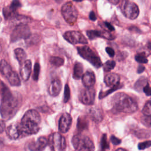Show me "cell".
<instances>
[{
	"label": "cell",
	"mask_w": 151,
	"mask_h": 151,
	"mask_svg": "<svg viewBox=\"0 0 151 151\" xmlns=\"http://www.w3.org/2000/svg\"><path fill=\"white\" fill-rule=\"evenodd\" d=\"M5 128V124L4 121L0 120V133H2Z\"/></svg>",
	"instance_id": "obj_41"
},
{
	"label": "cell",
	"mask_w": 151,
	"mask_h": 151,
	"mask_svg": "<svg viewBox=\"0 0 151 151\" xmlns=\"http://www.w3.org/2000/svg\"><path fill=\"white\" fill-rule=\"evenodd\" d=\"M21 65L20 75L22 79L24 81H27L29 79L32 68V63L29 60H25Z\"/></svg>",
	"instance_id": "obj_14"
},
{
	"label": "cell",
	"mask_w": 151,
	"mask_h": 151,
	"mask_svg": "<svg viewBox=\"0 0 151 151\" xmlns=\"http://www.w3.org/2000/svg\"><path fill=\"white\" fill-rule=\"evenodd\" d=\"M77 51L81 57L88 61L96 68H99L101 66L102 63L100 57L90 47L85 45L78 47Z\"/></svg>",
	"instance_id": "obj_5"
},
{
	"label": "cell",
	"mask_w": 151,
	"mask_h": 151,
	"mask_svg": "<svg viewBox=\"0 0 151 151\" xmlns=\"http://www.w3.org/2000/svg\"><path fill=\"white\" fill-rule=\"evenodd\" d=\"M31 21V18L27 16L15 14L11 18L10 24L16 27L19 25H27Z\"/></svg>",
	"instance_id": "obj_16"
},
{
	"label": "cell",
	"mask_w": 151,
	"mask_h": 151,
	"mask_svg": "<svg viewBox=\"0 0 151 151\" xmlns=\"http://www.w3.org/2000/svg\"><path fill=\"white\" fill-rule=\"evenodd\" d=\"M63 37L65 40L72 44H87V40L85 37L80 32L76 31H69L65 32Z\"/></svg>",
	"instance_id": "obj_10"
},
{
	"label": "cell",
	"mask_w": 151,
	"mask_h": 151,
	"mask_svg": "<svg viewBox=\"0 0 151 151\" xmlns=\"http://www.w3.org/2000/svg\"><path fill=\"white\" fill-rule=\"evenodd\" d=\"M41 117L35 110H28L23 116L20 123H17L21 137L37 133L40 130Z\"/></svg>",
	"instance_id": "obj_2"
},
{
	"label": "cell",
	"mask_w": 151,
	"mask_h": 151,
	"mask_svg": "<svg viewBox=\"0 0 151 151\" xmlns=\"http://www.w3.org/2000/svg\"><path fill=\"white\" fill-rule=\"evenodd\" d=\"M48 145L51 151H65L67 147L65 137L57 132L50 134L48 140Z\"/></svg>",
	"instance_id": "obj_6"
},
{
	"label": "cell",
	"mask_w": 151,
	"mask_h": 151,
	"mask_svg": "<svg viewBox=\"0 0 151 151\" xmlns=\"http://www.w3.org/2000/svg\"><path fill=\"white\" fill-rule=\"evenodd\" d=\"M151 145V142L150 140L145 141L143 142L139 143L138 145V148L139 150H144L146 148H148Z\"/></svg>",
	"instance_id": "obj_35"
},
{
	"label": "cell",
	"mask_w": 151,
	"mask_h": 151,
	"mask_svg": "<svg viewBox=\"0 0 151 151\" xmlns=\"http://www.w3.org/2000/svg\"><path fill=\"white\" fill-rule=\"evenodd\" d=\"M111 103L114 108L120 112L132 113L138 108L136 102L124 93H116L112 97Z\"/></svg>",
	"instance_id": "obj_3"
},
{
	"label": "cell",
	"mask_w": 151,
	"mask_h": 151,
	"mask_svg": "<svg viewBox=\"0 0 151 151\" xmlns=\"http://www.w3.org/2000/svg\"><path fill=\"white\" fill-rule=\"evenodd\" d=\"M61 14L68 24L73 25L76 22L78 17V11L72 2H68L63 5Z\"/></svg>",
	"instance_id": "obj_7"
},
{
	"label": "cell",
	"mask_w": 151,
	"mask_h": 151,
	"mask_svg": "<svg viewBox=\"0 0 151 151\" xmlns=\"http://www.w3.org/2000/svg\"><path fill=\"white\" fill-rule=\"evenodd\" d=\"M106 51L107 52V53L109 54V55L110 57H114V54H115L114 51L113 49L111 48V47H107V48H106Z\"/></svg>",
	"instance_id": "obj_39"
},
{
	"label": "cell",
	"mask_w": 151,
	"mask_h": 151,
	"mask_svg": "<svg viewBox=\"0 0 151 151\" xmlns=\"http://www.w3.org/2000/svg\"><path fill=\"white\" fill-rule=\"evenodd\" d=\"M82 83L85 87H92L96 82V77L94 73L91 70H87L82 77Z\"/></svg>",
	"instance_id": "obj_15"
},
{
	"label": "cell",
	"mask_w": 151,
	"mask_h": 151,
	"mask_svg": "<svg viewBox=\"0 0 151 151\" xmlns=\"http://www.w3.org/2000/svg\"><path fill=\"white\" fill-rule=\"evenodd\" d=\"M116 65V63L113 60H109L103 64V70L105 72H109L113 70Z\"/></svg>",
	"instance_id": "obj_26"
},
{
	"label": "cell",
	"mask_w": 151,
	"mask_h": 151,
	"mask_svg": "<svg viewBox=\"0 0 151 151\" xmlns=\"http://www.w3.org/2000/svg\"><path fill=\"white\" fill-rule=\"evenodd\" d=\"M136 136L139 138H147L150 136L149 132L145 130L144 129H140L136 132Z\"/></svg>",
	"instance_id": "obj_29"
},
{
	"label": "cell",
	"mask_w": 151,
	"mask_h": 151,
	"mask_svg": "<svg viewBox=\"0 0 151 151\" xmlns=\"http://www.w3.org/2000/svg\"><path fill=\"white\" fill-rule=\"evenodd\" d=\"M104 25H105V26H106V27L109 30V31H114V27L110 24V23H109V22H104Z\"/></svg>",
	"instance_id": "obj_42"
},
{
	"label": "cell",
	"mask_w": 151,
	"mask_h": 151,
	"mask_svg": "<svg viewBox=\"0 0 151 151\" xmlns=\"http://www.w3.org/2000/svg\"><path fill=\"white\" fill-rule=\"evenodd\" d=\"M145 70V67L144 66H143V65H140L139 67H138V68H137V73H139V74H140V73H142L143 71Z\"/></svg>",
	"instance_id": "obj_43"
},
{
	"label": "cell",
	"mask_w": 151,
	"mask_h": 151,
	"mask_svg": "<svg viewBox=\"0 0 151 151\" xmlns=\"http://www.w3.org/2000/svg\"><path fill=\"white\" fill-rule=\"evenodd\" d=\"M2 144V140H1V139L0 138V145Z\"/></svg>",
	"instance_id": "obj_48"
},
{
	"label": "cell",
	"mask_w": 151,
	"mask_h": 151,
	"mask_svg": "<svg viewBox=\"0 0 151 151\" xmlns=\"http://www.w3.org/2000/svg\"><path fill=\"white\" fill-rule=\"evenodd\" d=\"M110 3L113 4V5H117L120 0H107Z\"/></svg>",
	"instance_id": "obj_44"
},
{
	"label": "cell",
	"mask_w": 151,
	"mask_h": 151,
	"mask_svg": "<svg viewBox=\"0 0 151 151\" xmlns=\"http://www.w3.org/2000/svg\"><path fill=\"white\" fill-rule=\"evenodd\" d=\"M142 113L145 116H151V102L149 100L142 109Z\"/></svg>",
	"instance_id": "obj_28"
},
{
	"label": "cell",
	"mask_w": 151,
	"mask_h": 151,
	"mask_svg": "<svg viewBox=\"0 0 151 151\" xmlns=\"http://www.w3.org/2000/svg\"><path fill=\"white\" fill-rule=\"evenodd\" d=\"M101 149L103 151H104L106 149H107L109 147V145L108 144V142L107 141V136L106 134H103L101 141Z\"/></svg>",
	"instance_id": "obj_33"
},
{
	"label": "cell",
	"mask_w": 151,
	"mask_h": 151,
	"mask_svg": "<svg viewBox=\"0 0 151 151\" xmlns=\"http://www.w3.org/2000/svg\"><path fill=\"white\" fill-rule=\"evenodd\" d=\"M90 1H96L97 0H90Z\"/></svg>",
	"instance_id": "obj_50"
},
{
	"label": "cell",
	"mask_w": 151,
	"mask_h": 151,
	"mask_svg": "<svg viewBox=\"0 0 151 151\" xmlns=\"http://www.w3.org/2000/svg\"><path fill=\"white\" fill-rule=\"evenodd\" d=\"M50 62L52 65L57 67H59L64 64V60L63 58H61L59 57L52 56V57H50Z\"/></svg>",
	"instance_id": "obj_25"
},
{
	"label": "cell",
	"mask_w": 151,
	"mask_h": 151,
	"mask_svg": "<svg viewBox=\"0 0 151 151\" xmlns=\"http://www.w3.org/2000/svg\"><path fill=\"white\" fill-rule=\"evenodd\" d=\"M95 90L92 87H85L83 88L79 94L80 101L86 105H91L95 99Z\"/></svg>",
	"instance_id": "obj_11"
},
{
	"label": "cell",
	"mask_w": 151,
	"mask_h": 151,
	"mask_svg": "<svg viewBox=\"0 0 151 151\" xmlns=\"http://www.w3.org/2000/svg\"><path fill=\"white\" fill-rule=\"evenodd\" d=\"M74 1H76V2H81L83 1V0H73Z\"/></svg>",
	"instance_id": "obj_47"
},
{
	"label": "cell",
	"mask_w": 151,
	"mask_h": 151,
	"mask_svg": "<svg viewBox=\"0 0 151 151\" xmlns=\"http://www.w3.org/2000/svg\"><path fill=\"white\" fill-rule=\"evenodd\" d=\"M14 54L17 60H18L19 64H22L27 58V54L24 50L21 48H17L14 50Z\"/></svg>",
	"instance_id": "obj_23"
},
{
	"label": "cell",
	"mask_w": 151,
	"mask_h": 151,
	"mask_svg": "<svg viewBox=\"0 0 151 151\" xmlns=\"http://www.w3.org/2000/svg\"><path fill=\"white\" fill-rule=\"evenodd\" d=\"M73 146L77 151H94L93 141L87 136L74 135L71 140Z\"/></svg>",
	"instance_id": "obj_4"
},
{
	"label": "cell",
	"mask_w": 151,
	"mask_h": 151,
	"mask_svg": "<svg viewBox=\"0 0 151 151\" xmlns=\"http://www.w3.org/2000/svg\"><path fill=\"white\" fill-rule=\"evenodd\" d=\"M30 35L31 31L27 25H17L12 32L11 41L15 42L21 39H27Z\"/></svg>",
	"instance_id": "obj_9"
},
{
	"label": "cell",
	"mask_w": 151,
	"mask_h": 151,
	"mask_svg": "<svg viewBox=\"0 0 151 151\" xmlns=\"http://www.w3.org/2000/svg\"><path fill=\"white\" fill-rule=\"evenodd\" d=\"M72 123V118L70 114L64 113L61 116L58 123V130L63 133L67 132Z\"/></svg>",
	"instance_id": "obj_12"
},
{
	"label": "cell",
	"mask_w": 151,
	"mask_h": 151,
	"mask_svg": "<svg viewBox=\"0 0 151 151\" xmlns=\"http://www.w3.org/2000/svg\"><path fill=\"white\" fill-rule=\"evenodd\" d=\"M1 50H2V48H1V44H0V52H1Z\"/></svg>",
	"instance_id": "obj_49"
},
{
	"label": "cell",
	"mask_w": 151,
	"mask_h": 151,
	"mask_svg": "<svg viewBox=\"0 0 151 151\" xmlns=\"http://www.w3.org/2000/svg\"><path fill=\"white\" fill-rule=\"evenodd\" d=\"M48 145V140L46 137L41 136L36 140L32 141L28 145L30 151H43Z\"/></svg>",
	"instance_id": "obj_13"
},
{
	"label": "cell",
	"mask_w": 151,
	"mask_h": 151,
	"mask_svg": "<svg viewBox=\"0 0 151 151\" xmlns=\"http://www.w3.org/2000/svg\"><path fill=\"white\" fill-rule=\"evenodd\" d=\"M21 4L19 0H13L11 5L9 6L11 10H12L14 12H16L17 9L21 7Z\"/></svg>",
	"instance_id": "obj_34"
},
{
	"label": "cell",
	"mask_w": 151,
	"mask_h": 151,
	"mask_svg": "<svg viewBox=\"0 0 151 151\" xmlns=\"http://www.w3.org/2000/svg\"><path fill=\"white\" fill-rule=\"evenodd\" d=\"M40 71V65L39 63H36L34 67V73L32 76V78L35 81H37L38 79Z\"/></svg>",
	"instance_id": "obj_31"
},
{
	"label": "cell",
	"mask_w": 151,
	"mask_h": 151,
	"mask_svg": "<svg viewBox=\"0 0 151 151\" xmlns=\"http://www.w3.org/2000/svg\"><path fill=\"white\" fill-rule=\"evenodd\" d=\"M147 83V81L146 79L145 78H140L137 81H136V84H135V87L136 88V90L140 91L142 88H143V87Z\"/></svg>",
	"instance_id": "obj_30"
},
{
	"label": "cell",
	"mask_w": 151,
	"mask_h": 151,
	"mask_svg": "<svg viewBox=\"0 0 151 151\" xmlns=\"http://www.w3.org/2000/svg\"><path fill=\"white\" fill-rule=\"evenodd\" d=\"M89 115L95 121H101L103 119L101 111L96 108L90 109L89 110Z\"/></svg>",
	"instance_id": "obj_24"
},
{
	"label": "cell",
	"mask_w": 151,
	"mask_h": 151,
	"mask_svg": "<svg viewBox=\"0 0 151 151\" xmlns=\"http://www.w3.org/2000/svg\"><path fill=\"white\" fill-rule=\"evenodd\" d=\"M135 60L137 62L141 63V64H145V63H147L148 61V60L146 57V55L144 52L137 54L135 55Z\"/></svg>",
	"instance_id": "obj_27"
},
{
	"label": "cell",
	"mask_w": 151,
	"mask_h": 151,
	"mask_svg": "<svg viewBox=\"0 0 151 151\" xmlns=\"http://www.w3.org/2000/svg\"><path fill=\"white\" fill-rule=\"evenodd\" d=\"M86 34L90 40H93L96 37H102V38H107L108 40L113 39V37L111 34L106 32H101L96 30L87 31Z\"/></svg>",
	"instance_id": "obj_20"
},
{
	"label": "cell",
	"mask_w": 151,
	"mask_h": 151,
	"mask_svg": "<svg viewBox=\"0 0 151 151\" xmlns=\"http://www.w3.org/2000/svg\"><path fill=\"white\" fill-rule=\"evenodd\" d=\"M62 88V84L61 81L59 79H55L50 84L48 91L50 96L52 97H56L57 96Z\"/></svg>",
	"instance_id": "obj_17"
},
{
	"label": "cell",
	"mask_w": 151,
	"mask_h": 151,
	"mask_svg": "<svg viewBox=\"0 0 151 151\" xmlns=\"http://www.w3.org/2000/svg\"><path fill=\"white\" fill-rule=\"evenodd\" d=\"M70 97V90L69 88V86L67 84L65 85V88H64V102L67 103Z\"/></svg>",
	"instance_id": "obj_32"
},
{
	"label": "cell",
	"mask_w": 151,
	"mask_h": 151,
	"mask_svg": "<svg viewBox=\"0 0 151 151\" xmlns=\"http://www.w3.org/2000/svg\"><path fill=\"white\" fill-rule=\"evenodd\" d=\"M104 81L108 87H114L119 85L120 77L116 73H109L104 78Z\"/></svg>",
	"instance_id": "obj_18"
},
{
	"label": "cell",
	"mask_w": 151,
	"mask_h": 151,
	"mask_svg": "<svg viewBox=\"0 0 151 151\" xmlns=\"http://www.w3.org/2000/svg\"><path fill=\"white\" fill-rule=\"evenodd\" d=\"M110 140H111V142L113 144L115 145H119L120 143H121V140L118 139L117 137H116V136H111V137H110Z\"/></svg>",
	"instance_id": "obj_38"
},
{
	"label": "cell",
	"mask_w": 151,
	"mask_h": 151,
	"mask_svg": "<svg viewBox=\"0 0 151 151\" xmlns=\"http://www.w3.org/2000/svg\"><path fill=\"white\" fill-rule=\"evenodd\" d=\"M143 91L144 93L146 94V96H150V93H151V90H150V86L148 83H147L143 87Z\"/></svg>",
	"instance_id": "obj_37"
},
{
	"label": "cell",
	"mask_w": 151,
	"mask_h": 151,
	"mask_svg": "<svg viewBox=\"0 0 151 151\" xmlns=\"http://www.w3.org/2000/svg\"><path fill=\"white\" fill-rule=\"evenodd\" d=\"M0 113L4 119L9 120L17 112L21 102V96L16 93L13 94L2 82L0 83Z\"/></svg>",
	"instance_id": "obj_1"
},
{
	"label": "cell",
	"mask_w": 151,
	"mask_h": 151,
	"mask_svg": "<svg viewBox=\"0 0 151 151\" xmlns=\"http://www.w3.org/2000/svg\"><path fill=\"white\" fill-rule=\"evenodd\" d=\"M116 151H127V150L124 149H123V148H119L118 149L116 150Z\"/></svg>",
	"instance_id": "obj_45"
},
{
	"label": "cell",
	"mask_w": 151,
	"mask_h": 151,
	"mask_svg": "<svg viewBox=\"0 0 151 151\" xmlns=\"http://www.w3.org/2000/svg\"><path fill=\"white\" fill-rule=\"evenodd\" d=\"M0 71L7 80L9 79L15 72L12 70L11 65L4 60H2L0 62Z\"/></svg>",
	"instance_id": "obj_19"
},
{
	"label": "cell",
	"mask_w": 151,
	"mask_h": 151,
	"mask_svg": "<svg viewBox=\"0 0 151 151\" xmlns=\"http://www.w3.org/2000/svg\"><path fill=\"white\" fill-rule=\"evenodd\" d=\"M120 8L123 14L130 19H135L139 16V7L131 1L124 0L121 4Z\"/></svg>",
	"instance_id": "obj_8"
},
{
	"label": "cell",
	"mask_w": 151,
	"mask_h": 151,
	"mask_svg": "<svg viewBox=\"0 0 151 151\" xmlns=\"http://www.w3.org/2000/svg\"><path fill=\"white\" fill-rule=\"evenodd\" d=\"M83 74V66L81 63L77 62L75 63L73 69V77L76 80L81 78Z\"/></svg>",
	"instance_id": "obj_22"
},
{
	"label": "cell",
	"mask_w": 151,
	"mask_h": 151,
	"mask_svg": "<svg viewBox=\"0 0 151 151\" xmlns=\"http://www.w3.org/2000/svg\"><path fill=\"white\" fill-rule=\"evenodd\" d=\"M1 17H0V22H1Z\"/></svg>",
	"instance_id": "obj_51"
},
{
	"label": "cell",
	"mask_w": 151,
	"mask_h": 151,
	"mask_svg": "<svg viewBox=\"0 0 151 151\" xmlns=\"http://www.w3.org/2000/svg\"><path fill=\"white\" fill-rule=\"evenodd\" d=\"M54 1H55L57 3H61L63 1V0H54Z\"/></svg>",
	"instance_id": "obj_46"
},
{
	"label": "cell",
	"mask_w": 151,
	"mask_h": 151,
	"mask_svg": "<svg viewBox=\"0 0 151 151\" xmlns=\"http://www.w3.org/2000/svg\"><path fill=\"white\" fill-rule=\"evenodd\" d=\"M89 18L90 20L91 21H96L97 18H96V16L95 15V13L93 12V11H91L90 12V14H89Z\"/></svg>",
	"instance_id": "obj_40"
},
{
	"label": "cell",
	"mask_w": 151,
	"mask_h": 151,
	"mask_svg": "<svg viewBox=\"0 0 151 151\" xmlns=\"http://www.w3.org/2000/svg\"><path fill=\"white\" fill-rule=\"evenodd\" d=\"M6 134L11 139H17L21 137L17 123H13L9 125L6 129Z\"/></svg>",
	"instance_id": "obj_21"
},
{
	"label": "cell",
	"mask_w": 151,
	"mask_h": 151,
	"mask_svg": "<svg viewBox=\"0 0 151 151\" xmlns=\"http://www.w3.org/2000/svg\"><path fill=\"white\" fill-rule=\"evenodd\" d=\"M150 121H151L150 116L144 115V116H143L141 118V122L147 127H150Z\"/></svg>",
	"instance_id": "obj_36"
}]
</instances>
